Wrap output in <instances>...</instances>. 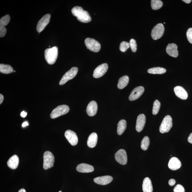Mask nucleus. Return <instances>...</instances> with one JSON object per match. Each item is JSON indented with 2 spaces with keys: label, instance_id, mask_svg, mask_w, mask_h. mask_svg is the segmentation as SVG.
Returning <instances> with one entry per match:
<instances>
[{
  "label": "nucleus",
  "instance_id": "1",
  "mask_svg": "<svg viewBox=\"0 0 192 192\" xmlns=\"http://www.w3.org/2000/svg\"><path fill=\"white\" fill-rule=\"evenodd\" d=\"M73 15L77 17L78 20L83 23H88L91 21L89 14L87 11L83 9L81 7L76 6L72 9Z\"/></svg>",
  "mask_w": 192,
  "mask_h": 192
},
{
  "label": "nucleus",
  "instance_id": "2",
  "mask_svg": "<svg viewBox=\"0 0 192 192\" xmlns=\"http://www.w3.org/2000/svg\"><path fill=\"white\" fill-rule=\"evenodd\" d=\"M44 57L48 64L53 65L56 62L58 55V48L56 46L46 49L44 51Z\"/></svg>",
  "mask_w": 192,
  "mask_h": 192
},
{
  "label": "nucleus",
  "instance_id": "3",
  "mask_svg": "<svg viewBox=\"0 0 192 192\" xmlns=\"http://www.w3.org/2000/svg\"><path fill=\"white\" fill-rule=\"evenodd\" d=\"M69 111V108L66 105H63L59 106L53 110L51 112L50 117L52 119H54L66 114Z\"/></svg>",
  "mask_w": 192,
  "mask_h": 192
},
{
  "label": "nucleus",
  "instance_id": "4",
  "mask_svg": "<svg viewBox=\"0 0 192 192\" xmlns=\"http://www.w3.org/2000/svg\"><path fill=\"white\" fill-rule=\"evenodd\" d=\"M172 117L170 115L165 116L161 122L159 127L160 132L163 133L169 132L172 127Z\"/></svg>",
  "mask_w": 192,
  "mask_h": 192
},
{
  "label": "nucleus",
  "instance_id": "5",
  "mask_svg": "<svg viewBox=\"0 0 192 192\" xmlns=\"http://www.w3.org/2000/svg\"><path fill=\"white\" fill-rule=\"evenodd\" d=\"M55 157L49 151H46L44 154L43 168L47 170L53 167Z\"/></svg>",
  "mask_w": 192,
  "mask_h": 192
},
{
  "label": "nucleus",
  "instance_id": "6",
  "mask_svg": "<svg viewBox=\"0 0 192 192\" xmlns=\"http://www.w3.org/2000/svg\"><path fill=\"white\" fill-rule=\"evenodd\" d=\"M85 44L87 49L94 52H98L100 49V44L93 39L87 38L85 39Z\"/></svg>",
  "mask_w": 192,
  "mask_h": 192
},
{
  "label": "nucleus",
  "instance_id": "7",
  "mask_svg": "<svg viewBox=\"0 0 192 192\" xmlns=\"http://www.w3.org/2000/svg\"><path fill=\"white\" fill-rule=\"evenodd\" d=\"M78 69L76 67H72L64 75L59 82L60 85L65 84L71 79H73L77 74Z\"/></svg>",
  "mask_w": 192,
  "mask_h": 192
},
{
  "label": "nucleus",
  "instance_id": "8",
  "mask_svg": "<svg viewBox=\"0 0 192 192\" xmlns=\"http://www.w3.org/2000/svg\"><path fill=\"white\" fill-rule=\"evenodd\" d=\"M164 32V26L163 24L159 23L153 28L151 32V36L153 40H158L163 36Z\"/></svg>",
  "mask_w": 192,
  "mask_h": 192
},
{
  "label": "nucleus",
  "instance_id": "9",
  "mask_svg": "<svg viewBox=\"0 0 192 192\" xmlns=\"http://www.w3.org/2000/svg\"><path fill=\"white\" fill-rule=\"evenodd\" d=\"M115 160L122 165H125L127 162V157L126 151L123 149L117 151L115 156Z\"/></svg>",
  "mask_w": 192,
  "mask_h": 192
},
{
  "label": "nucleus",
  "instance_id": "10",
  "mask_svg": "<svg viewBox=\"0 0 192 192\" xmlns=\"http://www.w3.org/2000/svg\"><path fill=\"white\" fill-rule=\"evenodd\" d=\"M50 17L51 15L49 14H47L44 15L39 21L36 27L37 31L39 33L42 31L49 24Z\"/></svg>",
  "mask_w": 192,
  "mask_h": 192
},
{
  "label": "nucleus",
  "instance_id": "11",
  "mask_svg": "<svg viewBox=\"0 0 192 192\" xmlns=\"http://www.w3.org/2000/svg\"><path fill=\"white\" fill-rule=\"evenodd\" d=\"M108 68V64L106 63L101 64L96 68L94 71L93 76L96 78H99L105 74Z\"/></svg>",
  "mask_w": 192,
  "mask_h": 192
},
{
  "label": "nucleus",
  "instance_id": "12",
  "mask_svg": "<svg viewBox=\"0 0 192 192\" xmlns=\"http://www.w3.org/2000/svg\"><path fill=\"white\" fill-rule=\"evenodd\" d=\"M65 138L71 145L74 146L77 145L78 138L77 135L74 132L71 130H68L65 132Z\"/></svg>",
  "mask_w": 192,
  "mask_h": 192
},
{
  "label": "nucleus",
  "instance_id": "13",
  "mask_svg": "<svg viewBox=\"0 0 192 192\" xmlns=\"http://www.w3.org/2000/svg\"><path fill=\"white\" fill-rule=\"evenodd\" d=\"M145 91L144 87L139 86L136 87L132 91L129 95V99L131 101H134L138 99L143 94Z\"/></svg>",
  "mask_w": 192,
  "mask_h": 192
},
{
  "label": "nucleus",
  "instance_id": "14",
  "mask_svg": "<svg viewBox=\"0 0 192 192\" xmlns=\"http://www.w3.org/2000/svg\"><path fill=\"white\" fill-rule=\"evenodd\" d=\"M146 121V118L145 115L140 114L138 116L136 121V129L138 132H140L143 129Z\"/></svg>",
  "mask_w": 192,
  "mask_h": 192
},
{
  "label": "nucleus",
  "instance_id": "15",
  "mask_svg": "<svg viewBox=\"0 0 192 192\" xmlns=\"http://www.w3.org/2000/svg\"><path fill=\"white\" fill-rule=\"evenodd\" d=\"M113 180V177L110 176L106 175L98 177L94 179V182L99 185H104L109 184Z\"/></svg>",
  "mask_w": 192,
  "mask_h": 192
},
{
  "label": "nucleus",
  "instance_id": "16",
  "mask_svg": "<svg viewBox=\"0 0 192 192\" xmlns=\"http://www.w3.org/2000/svg\"><path fill=\"white\" fill-rule=\"evenodd\" d=\"M97 105L96 101H92L88 105L87 108V114L89 116H93L97 113Z\"/></svg>",
  "mask_w": 192,
  "mask_h": 192
},
{
  "label": "nucleus",
  "instance_id": "17",
  "mask_svg": "<svg viewBox=\"0 0 192 192\" xmlns=\"http://www.w3.org/2000/svg\"><path fill=\"white\" fill-rule=\"evenodd\" d=\"M174 91L176 96L181 99L186 100L188 98V94L186 90L181 86L175 87Z\"/></svg>",
  "mask_w": 192,
  "mask_h": 192
},
{
  "label": "nucleus",
  "instance_id": "18",
  "mask_svg": "<svg viewBox=\"0 0 192 192\" xmlns=\"http://www.w3.org/2000/svg\"><path fill=\"white\" fill-rule=\"evenodd\" d=\"M168 166L169 168L172 170L178 169L181 166V163L180 160L175 157L171 158L169 162Z\"/></svg>",
  "mask_w": 192,
  "mask_h": 192
},
{
  "label": "nucleus",
  "instance_id": "19",
  "mask_svg": "<svg viewBox=\"0 0 192 192\" xmlns=\"http://www.w3.org/2000/svg\"><path fill=\"white\" fill-rule=\"evenodd\" d=\"M166 52L169 56L174 57H177L178 56L177 46L175 44H169L166 48Z\"/></svg>",
  "mask_w": 192,
  "mask_h": 192
},
{
  "label": "nucleus",
  "instance_id": "20",
  "mask_svg": "<svg viewBox=\"0 0 192 192\" xmlns=\"http://www.w3.org/2000/svg\"><path fill=\"white\" fill-rule=\"evenodd\" d=\"M76 170L78 172L85 173L93 172L94 168L91 165L85 163H81L77 165Z\"/></svg>",
  "mask_w": 192,
  "mask_h": 192
},
{
  "label": "nucleus",
  "instance_id": "21",
  "mask_svg": "<svg viewBox=\"0 0 192 192\" xmlns=\"http://www.w3.org/2000/svg\"><path fill=\"white\" fill-rule=\"evenodd\" d=\"M19 164V158L16 155L12 156L7 162V165L9 168L13 169H15L17 168Z\"/></svg>",
  "mask_w": 192,
  "mask_h": 192
},
{
  "label": "nucleus",
  "instance_id": "22",
  "mask_svg": "<svg viewBox=\"0 0 192 192\" xmlns=\"http://www.w3.org/2000/svg\"><path fill=\"white\" fill-rule=\"evenodd\" d=\"M142 189L143 192H153L152 183L149 177H146L144 179L142 184Z\"/></svg>",
  "mask_w": 192,
  "mask_h": 192
},
{
  "label": "nucleus",
  "instance_id": "23",
  "mask_svg": "<svg viewBox=\"0 0 192 192\" xmlns=\"http://www.w3.org/2000/svg\"><path fill=\"white\" fill-rule=\"evenodd\" d=\"M97 135L96 133H92L89 136L87 140V145L89 147L93 148L97 145Z\"/></svg>",
  "mask_w": 192,
  "mask_h": 192
},
{
  "label": "nucleus",
  "instance_id": "24",
  "mask_svg": "<svg viewBox=\"0 0 192 192\" xmlns=\"http://www.w3.org/2000/svg\"><path fill=\"white\" fill-rule=\"evenodd\" d=\"M129 78L127 76H122L119 79L117 87L119 89H122L127 86L129 82Z\"/></svg>",
  "mask_w": 192,
  "mask_h": 192
},
{
  "label": "nucleus",
  "instance_id": "25",
  "mask_svg": "<svg viewBox=\"0 0 192 192\" xmlns=\"http://www.w3.org/2000/svg\"><path fill=\"white\" fill-rule=\"evenodd\" d=\"M127 127V122L124 120L119 121L117 124V133L119 135H121L125 131Z\"/></svg>",
  "mask_w": 192,
  "mask_h": 192
},
{
  "label": "nucleus",
  "instance_id": "26",
  "mask_svg": "<svg viewBox=\"0 0 192 192\" xmlns=\"http://www.w3.org/2000/svg\"><path fill=\"white\" fill-rule=\"evenodd\" d=\"M14 71L13 69L9 65L1 64L0 65V72L4 74H10Z\"/></svg>",
  "mask_w": 192,
  "mask_h": 192
},
{
  "label": "nucleus",
  "instance_id": "27",
  "mask_svg": "<svg viewBox=\"0 0 192 192\" xmlns=\"http://www.w3.org/2000/svg\"><path fill=\"white\" fill-rule=\"evenodd\" d=\"M147 72L150 74H163L166 72V70L162 67H153L148 69Z\"/></svg>",
  "mask_w": 192,
  "mask_h": 192
},
{
  "label": "nucleus",
  "instance_id": "28",
  "mask_svg": "<svg viewBox=\"0 0 192 192\" xmlns=\"http://www.w3.org/2000/svg\"><path fill=\"white\" fill-rule=\"evenodd\" d=\"M163 5V3L160 0H152L151 1V7L153 10H157L161 8Z\"/></svg>",
  "mask_w": 192,
  "mask_h": 192
},
{
  "label": "nucleus",
  "instance_id": "29",
  "mask_svg": "<svg viewBox=\"0 0 192 192\" xmlns=\"http://www.w3.org/2000/svg\"><path fill=\"white\" fill-rule=\"evenodd\" d=\"M150 144V140L148 136H145L142 139L141 143V148L142 150H147Z\"/></svg>",
  "mask_w": 192,
  "mask_h": 192
},
{
  "label": "nucleus",
  "instance_id": "30",
  "mask_svg": "<svg viewBox=\"0 0 192 192\" xmlns=\"http://www.w3.org/2000/svg\"><path fill=\"white\" fill-rule=\"evenodd\" d=\"M160 107H161V103L157 100H156L154 101L153 104L152 109L153 115H156L157 114L159 111Z\"/></svg>",
  "mask_w": 192,
  "mask_h": 192
},
{
  "label": "nucleus",
  "instance_id": "31",
  "mask_svg": "<svg viewBox=\"0 0 192 192\" xmlns=\"http://www.w3.org/2000/svg\"><path fill=\"white\" fill-rule=\"evenodd\" d=\"M10 20V17L9 15L4 16L0 20V26L5 27L9 23Z\"/></svg>",
  "mask_w": 192,
  "mask_h": 192
},
{
  "label": "nucleus",
  "instance_id": "32",
  "mask_svg": "<svg viewBox=\"0 0 192 192\" xmlns=\"http://www.w3.org/2000/svg\"><path fill=\"white\" fill-rule=\"evenodd\" d=\"M130 47L129 43L126 41H123L120 44V49L122 52H125Z\"/></svg>",
  "mask_w": 192,
  "mask_h": 192
},
{
  "label": "nucleus",
  "instance_id": "33",
  "mask_svg": "<svg viewBox=\"0 0 192 192\" xmlns=\"http://www.w3.org/2000/svg\"><path fill=\"white\" fill-rule=\"evenodd\" d=\"M130 47L132 51L133 52H136L137 51V44L136 40L134 39H131L129 41Z\"/></svg>",
  "mask_w": 192,
  "mask_h": 192
},
{
  "label": "nucleus",
  "instance_id": "34",
  "mask_svg": "<svg viewBox=\"0 0 192 192\" xmlns=\"http://www.w3.org/2000/svg\"><path fill=\"white\" fill-rule=\"evenodd\" d=\"M174 192H185V190L184 187L180 184H177L174 188Z\"/></svg>",
  "mask_w": 192,
  "mask_h": 192
},
{
  "label": "nucleus",
  "instance_id": "35",
  "mask_svg": "<svg viewBox=\"0 0 192 192\" xmlns=\"http://www.w3.org/2000/svg\"><path fill=\"white\" fill-rule=\"evenodd\" d=\"M186 36L188 41L192 44V28H190L188 30Z\"/></svg>",
  "mask_w": 192,
  "mask_h": 192
},
{
  "label": "nucleus",
  "instance_id": "36",
  "mask_svg": "<svg viewBox=\"0 0 192 192\" xmlns=\"http://www.w3.org/2000/svg\"><path fill=\"white\" fill-rule=\"evenodd\" d=\"M7 33V29L5 27L0 26V37L4 36Z\"/></svg>",
  "mask_w": 192,
  "mask_h": 192
},
{
  "label": "nucleus",
  "instance_id": "37",
  "mask_svg": "<svg viewBox=\"0 0 192 192\" xmlns=\"http://www.w3.org/2000/svg\"><path fill=\"white\" fill-rule=\"evenodd\" d=\"M175 183L176 181L175 180L173 179L169 180V181L168 182L169 184V185L171 186L174 185L175 184Z\"/></svg>",
  "mask_w": 192,
  "mask_h": 192
},
{
  "label": "nucleus",
  "instance_id": "38",
  "mask_svg": "<svg viewBox=\"0 0 192 192\" xmlns=\"http://www.w3.org/2000/svg\"><path fill=\"white\" fill-rule=\"evenodd\" d=\"M188 140L190 143L192 144V133H190L188 137Z\"/></svg>",
  "mask_w": 192,
  "mask_h": 192
},
{
  "label": "nucleus",
  "instance_id": "39",
  "mask_svg": "<svg viewBox=\"0 0 192 192\" xmlns=\"http://www.w3.org/2000/svg\"><path fill=\"white\" fill-rule=\"evenodd\" d=\"M27 115V113L25 111H23L21 113V116L23 117H25Z\"/></svg>",
  "mask_w": 192,
  "mask_h": 192
},
{
  "label": "nucleus",
  "instance_id": "40",
  "mask_svg": "<svg viewBox=\"0 0 192 192\" xmlns=\"http://www.w3.org/2000/svg\"><path fill=\"white\" fill-rule=\"evenodd\" d=\"M4 100V97L1 94H0V104H1L3 102Z\"/></svg>",
  "mask_w": 192,
  "mask_h": 192
},
{
  "label": "nucleus",
  "instance_id": "41",
  "mask_svg": "<svg viewBox=\"0 0 192 192\" xmlns=\"http://www.w3.org/2000/svg\"><path fill=\"white\" fill-rule=\"evenodd\" d=\"M28 125V123L27 122H25L22 124V126L23 127H26V126H27Z\"/></svg>",
  "mask_w": 192,
  "mask_h": 192
},
{
  "label": "nucleus",
  "instance_id": "42",
  "mask_svg": "<svg viewBox=\"0 0 192 192\" xmlns=\"http://www.w3.org/2000/svg\"><path fill=\"white\" fill-rule=\"evenodd\" d=\"M183 1L186 3L189 4L191 2V0H183Z\"/></svg>",
  "mask_w": 192,
  "mask_h": 192
},
{
  "label": "nucleus",
  "instance_id": "43",
  "mask_svg": "<svg viewBox=\"0 0 192 192\" xmlns=\"http://www.w3.org/2000/svg\"><path fill=\"white\" fill-rule=\"evenodd\" d=\"M18 192H26V191L24 188H22V189L20 190Z\"/></svg>",
  "mask_w": 192,
  "mask_h": 192
},
{
  "label": "nucleus",
  "instance_id": "44",
  "mask_svg": "<svg viewBox=\"0 0 192 192\" xmlns=\"http://www.w3.org/2000/svg\"><path fill=\"white\" fill-rule=\"evenodd\" d=\"M14 72H15V71H14Z\"/></svg>",
  "mask_w": 192,
  "mask_h": 192
},
{
  "label": "nucleus",
  "instance_id": "45",
  "mask_svg": "<svg viewBox=\"0 0 192 192\" xmlns=\"http://www.w3.org/2000/svg\"><path fill=\"white\" fill-rule=\"evenodd\" d=\"M59 192H62V191H60Z\"/></svg>",
  "mask_w": 192,
  "mask_h": 192
}]
</instances>
